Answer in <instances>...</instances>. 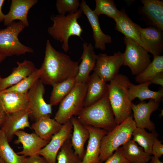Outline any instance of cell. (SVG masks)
I'll return each mask as SVG.
<instances>
[{"label":"cell","instance_id":"6da1fadb","mask_svg":"<svg viewBox=\"0 0 163 163\" xmlns=\"http://www.w3.org/2000/svg\"><path fill=\"white\" fill-rule=\"evenodd\" d=\"M79 62L57 51L47 40L43 61L40 69V79L43 85L53 86L66 79L75 78L78 72Z\"/></svg>","mask_w":163,"mask_h":163},{"label":"cell","instance_id":"7a4b0ae2","mask_svg":"<svg viewBox=\"0 0 163 163\" xmlns=\"http://www.w3.org/2000/svg\"><path fill=\"white\" fill-rule=\"evenodd\" d=\"M130 83L128 77L118 74L108 84V98L117 125L121 123L132 114V102L129 99Z\"/></svg>","mask_w":163,"mask_h":163},{"label":"cell","instance_id":"3957f363","mask_svg":"<svg viewBox=\"0 0 163 163\" xmlns=\"http://www.w3.org/2000/svg\"><path fill=\"white\" fill-rule=\"evenodd\" d=\"M77 116L84 125L104 129L108 132L117 126L107 92L96 102L84 107Z\"/></svg>","mask_w":163,"mask_h":163},{"label":"cell","instance_id":"277c9868","mask_svg":"<svg viewBox=\"0 0 163 163\" xmlns=\"http://www.w3.org/2000/svg\"><path fill=\"white\" fill-rule=\"evenodd\" d=\"M82 13L79 9L75 13H68L66 15L59 14L51 16L53 24L48 28V33L55 40L62 43V48L65 52L69 50L68 41L71 36H76L82 38L83 29L78 20Z\"/></svg>","mask_w":163,"mask_h":163},{"label":"cell","instance_id":"5b68a950","mask_svg":"<svg viewBox=\"0 0 163 163\" xmlns=\"http://www.w3.org/2000/svg\"><path fill=\"white\" fill-rule=\"evenodd\" d=\"M136 127L131 115L108 132L101 142L99 156L101 161H105L121 145L131 139L133 133Z\"/></svg>","mask_w":163,"mask_h":163},{"label":"cell","instance_id":"8992f818","mask_svg":"<svg viewBox=\"0 0 163 163\" xmlns=\"http://www.w3.org/2000/svg\"><path fill=\"white\" fill-rule=\"evenodd\" d=\"M87 83H77L71 91L59 103L54 119L61 124L78 116L84 107Z\"/></svg>","mask_w":163,"mask_h":163},{"label":"cell","instance_id":"52a82bcc","mask_svg":"<svg viewBox=\"0 0 163 163\" xmlns=\"http://www.w3.org/2000/svg\"><path fill=\"white\" fill-rule=\"evenodd\" d=\"M25 27L21 21H14L0 30V54L5 57L33 53V49L22 44L18 38L19 34Z\"/></svg>","mask_w":163,"mask_h":163},{"label":"cell","instance_id":"ba28073f","mask_svg":"<svg viewBox=\"0 0 163 163\" xmlns=\"http://www.w3.org/2000/svg\"><path fill=\"white\" fill-rule=\"evenodd\" d=\"M126 48L123 53V65L128 66L132 74L137 75L142 72L151 62L150 56L142 47L133 40L125 37Z\"/></svg>","mask_w":163,"mask_h":163},{"label":"cell","instance_id":"9c48e42d","mask_svg":"<svg viewBox=\"0 0 163 163\" xmlns=\"http://www.w3.org/2000/svg\"><path fill=\"white\" fill-rule=\"evenodd\" d=\"M41 80H38L28 91V104L27 109L29 117L34 122L42 117H51L52 106L44 99L45 88Z\"/></svg>","mask_w":163,"mask_h":163},{"label":"cell","instance_id":"30bf717a","mask_svg":"<svg viewBox=\"0 0 163 163\" xmlns=\"http://www.w3.org/2000/svg\"><path fill=\"white\" fill-rule=\"evenodd\" d=\"M123 65V53L120 52L113 56L100 53L97 56L93 70L106 82L109 81L118 75L121 67Z\"/></svg>","mask_w":163,"mask_h":163},{"label":"cell","instance_id":"8fae6325","mask_svg":"<svg viewBox=\"0 0 163 163\" xmlns=\"http://www.w3.org/2000/svg\"><path fill=\"white\" fill-rule=\"evenodd\" d=\"M72 129L70 120L62 124L59 131L52 136L38 155L43 157L48 163H56L57 154L64 142L71 138Z\"/></svg>","mask_w":163,"mask_h":163},{"label":"cell","instance_id":"7c38bea8","mask_svg":"<svg viewBox=\"0 0 163 163\" xmlns=\"http://www.w3.org/2000/svg\"><path fill=\"white\" fill-rule=\"evenodd\" d=\"M160 102L150 99L148 102L141 101L136 104L132 103L134 120L137 127L146 129L151 132L155 131V124L151 121L150 117L158 108Z\"/></svg>","mask_w":163,"mask_h":163},{"label":"cell","instance_id":"4fadbf2b","mask_svg":"<svg viewBox=\"0 0 163 163\" xmlns=\"http://www.w3.org/2000/svg\"><path fill=\"white\" fill-rule=\"evenodd\" d=\"M29 117V113L27 109L6 114L1 129L5 133L9 142L12 140L17 131L27 127L31 129Z\"/></svg>","mask_w":163,"mask_h":163},{"label":"cell","instance_id":"5bb4252c","mask_svg":"<svg viewBox=\"0 0 163 163\" xmlns=\"http://www.w3.org/2000/svg\"><path fill=\"white\" fill-rule=\"evenodd\" d=\"M139 13L145 23L163 30V1L142 0Z\"/></svg>","mask_w":163,"mask_h":163},{"label":"cell","instance_id":"9a60e30c","mask_svg":"<svg viewBox=\"0 0 163 163\" xmlns=\"http://www.w3.org/2000/svg\"><path fill=\"white\" fill-rule=\"evenodd\" d=\"M89 133V137L81 163H102L100 155L101 142L108 131L102 129L85 125Z\"/></svg>","mask_w":163,"mask_h":163},{"label":"cell","instance_id":"2e32d148","mask_svg":"<svg viewBox=\"0 0 163 163\" xmlns=\"http://www.w3.org/2000/svg\"><path fill=\"white\" fill-rule=\"evenodd\" d=\"M15 135L17 139L14 143L21 144L23 148L21 151L17 153L26 157L38 155L40 150L49 142L42 139L35 133H28L22 130L16 132Z\"/></svg>","mask_w":163,"mask_h":163},{"label":"cell","instance_id":"e0dca14e","mask_svg":"<svg viewBox=\"0 0 163 163\" xmlns=\"http://www.w3.org/2000/svg\"><path fill=\"white\" fill-rule=\"evenodd\" d=\"M80 7L83 13L87 17L92 28L95 42L94 47L102 51L105 50L106 44L112 42L111 36L105 34L103 32L100 26L98 16L94 13L85 0H82Z\"/></svg>","mask_w":163,"mask_h":163},{"label":"cell","instance_id":"ac0fdd59","mask_svg":"<svg viewBox=\"0 0 163 163\" xmlns=\"http://www.w3.org/2000/svg\"><path fill=\"white\" fill-rule=\"evenodd\" d=\"M138 29L141 39L153 56L161 55L163 50V30L150 26L142 28L139 25Z\"/></svg>","mask_w":163,"mask_h":163},{"label":"cell","instance_id":"d6986e66","mask_svg":"<svg viewBox=\"0 0 163 163\" xmlns=\"http://www.w3.org/2000/svg\"><path fill=\"white\" fill-rule=\"evenodd\" d=\"M38 2L37 0H12L8 12L5 15V25L8 26L15 20L22 22L25 27L29 26L27 14L30 9Z\"/></svg>","mask_w":163,"mask_h":163},{"label":"cell","instance_id":"ffe728a7","mask_svg":"<svg viewBox=\"0 0 163 163\" xmlns=\"http://www.w3.org/2000/svg\"><path fill=\"white\" fill-rule=\"evenodd\" d=\"M28 101V93L0 91V104L6 114L27 109Z\"/></svg>","mask_w":163,"mask_h":163},{"label":"cell","instance_id":"44dd1931","mask_svg":"<svg viewBox=\"0 0 163 163\" xmlns=\"http://www.w3.org/2000/svg\"><path fill=\"white\" fill-rule=\"evenodd\" d=\"M121 11L120 16L114 21L115 29L124 34L125 37L134 41L149 53L148 49L141 39L138 29L139 25L132 21L124 9H122Z\"/></svg>","mask_w":163,"mask_h":163},{"label":"cell","instance_id":"7402d4cb","mask_svg":"<svg viewBox=\"0 0 163 163\" xmlns=\"http://www.w3.org/2000/svg\"><path fill=\"white\" fill-rule=\"evenodd\" d=\"M83 51L79 65L78 74L75 77L77 83H86L91 71L95 66L97 56L94 47L91 43H84L83 44Z\"/></svg>","mask_w":163,"mask_h":163},{"label":"cell","instance_id":"603a6c76","mask_svg":"<svg viewBox=\"0 0 163 163\" xmlns=\"http://www.w3.org/2000/svg\"><path fill=\"white\" fill-rule=\"evenodd\" d=\"M18 66L13 69L11 74L2 78L0 83V91L14 86L31 75L36 69L31 61L25 60L23 62H17Z\"/></svg>","mask_w":163,"mask_h":163},{"label":"cell","instance_id":"cb8c5ba5","mask_svg":"<svg viewBox=\"0 0 163 163\" xmlns=\"http://www.w3.org/2000/svg\"><path fill=\"white\" fill-rule=\"evenodd\" d=\"M70 120L73 126L71 144L75 153L82 160L85 152V144L89 137V131L77 117H73Z\"/></svg>","mask_w":163,"mask_h":163},{"label":"cell","instance_id":"d4e9b609","mask_svg":"<svg viewBox=\"0 0 163 163\" xmlns=\"http://www.w3.org/2000/svg\"><path fill=\"white\" fill-rule=\"evenodd\" d=\"M86 83L87 88L84 107L96 102L107 92L108 84L107 82L94 72L89 76Z\"/></svg>","mask_w":163,"mask_h":163},{"label":"cell","instance_id":"484cf974","mask_svg":"<svg viewBox=\"0 0 163 163\" xmlns=\"http://www.w3.org/2000/svg\"><path fill=\"white\" fill-rule=\"evenodd\" d=\"M62 125L50 117L45 116L34 122L31 127L41 139L49 142L52 136L59 131Z\"/></svg>","mask_w":163,"mask_h":163},{"label":"cell","instance_id":"4316f807","mask_svg":"<svg viewBox=\"0 0 163 163\" xmlns=\"http://www.w3.org/2000/svg\"><path fill=\"white\" fill-rule=\"evenodd\" d=\"M151 84L150 81L135 85L130 83L129 89V99L131 102L137 98L141 101L147 99H153L160 102L163 96V88L158 91L150 90L149 86Z\"/></svg>","mask_w":163,"mask_h":163},{"label":"cell","instance_id":"83f0119b","mask_svg":"<svg viewBox=\"0 0 163 163\" xmlns=\"http://www.w3.org/2000/svg\"><path fill=\"white\" fill-rule=\"evenodd\" d=\"M121 148L124 157L129 163L148 162L150 159L151 155L133 140H130Z\"/></svg>","mask_w":163,"mask_h":163},{"label":"cell","instance_id":"f1b7e54d","mask_svg":"<svg viewBox=\"0 0 163 163\" xmlns=\"http://www.w3.org/2000/svg\"><path fill=\"white\" fill-rule=\"evenodd\" d=\"M76 83L75 78H73L53 85L49 104L52 106L58 105L71 91Z\"/></svg>","mask_w":163,"mask_h":163},{"label":"cell","instance_id":"f546056e","mask_svg":"<svg viewBox=\"0 0 163 163\" xmlns=\"http://www.w3.org/2000/svg\"><path fill=\"white\" fill-rule=\"evenodd\" d=\"M3 132L0 129V158L5 163H25L26 157L16 153L10 146Z\"/></svg>","mask_w":163,"mask_h":163},{"label":"cell","instance_id":"4dcf8cb0","mask_svg":"<svg viewBox=\"0 0 163 163\" xmlns=\"http://www.w3.org/2000/svg\"><path fill=\"white\" fill-rule=\"evenodd\" d=\"M133 140L142 147L148 155H152L153 145L158 134L155 131L148 133L145 129L136 127L132 133Z\"/></svg>","mask_w":163,"mask_h":163},{"label":"cell","instance_id":"1f68e13d","mask_svg":"<svg viewBox=\"0 0 163 163\" xmlns=\"http://www.w3.org/2000/svg\"><path fill=\"white\" fill-rule=\"evenodd\" d=\"M163 72V55L153 56V59L141 73L136 75L135 80L139 84L150 81L157 74Z\"/></svg>","mask_w":163,"mask_h":163},{"label":"cell","instance_id":"d6a6232c","mask_svg":"<svg viewBox=\"0 0 163 163\" xmlns=\"http://www.w3.org/2000/svg\"><path fill=\"white\" fill-rule=\"evenodd\" d=\"M95 7L93 11L97 16L105 15L114 21L120 15L121 11L117 8L113 0H95Z\"/></svg>","mask_w":163,"mask_h":163},{"label":"cell","instance_id":"836d02e7","mask_svg":"<svg viewBox=\"0 0 163 163\" xmlns=\"http://www.w3.org/2000/svg\"><path fill=\"white\" fill-rule=\"evenodd\" d=\"M82 160L75 153L72 146L71 138L63 144L59 151L56 163H81Z\"/></svg>","mask_w":163,"mask_h":163},{"label":"cell","instance_id":"e575fe53","mask_svg":"<svg viewBox=\"0 0 163 163\" xmlns=\"http://www.w3.org/2000/svg\"><path fill=\"white\" fill-rule=\"evenodd\" d=\"M40 69H36L31 75L19 82L4 90L22 93H27L36 81L40 79Z\"/></svg>","mask_w":163,"mask_h":163},{"label":"cell","instance_id":"d590c367","mask_svg":"<svg viewBox=\"0 0 163 163\" xmlns=\"http://www.w3.org/2000/svg\"><path fill=\"white\" fill-rule=\"evenodd\" d=\"M80 5L78 0H57L56 3V8L59 14L63 15H65L67 12H76Z\"/></svg>","mask_w":163,"mask_h":163},{"label":"cell","instance_id":"8d00e7d4","mask_svg":"<svg viewBox=\"0 0 163 163\" xmlns=\"http://www.w3.org/2000/svg\"><path fill=\"white\" fill-rule=\"evenodd\" d=\"M104 163H129L124 157L121 147L116 150Z\"/></svg>","mask_w":163,"mask_h":163},{"label":"cell","instance_id":"74e56055","mask_svg":"<svg viewBox=\"0 0 163 163\" xmlns=\"http://www.w3.org/2000/svg\"><path fill=\"white\" fill-rule=\"evenodd\" d=\"M163 154V145L161 144V141L156 139L153 145L152 155L157 157L159 158Z\"/></svg>","mask_w":163,"mask_h":163},{"label":"cell","instance_id":"f35d334b","mask_svg":"<svg viewBox=\"0 0 163 163\" xmlns=\"http://www.w3.org/2000/svg\"><path fill=\"white\" fill-rule=\"evenodd\" d=\"M25 163H48L45 158L37 155L26 157Z\"/></svg>","mask_w":163,"mask_h":163},{"label":"cell","instance_id":"ab89813d","mask_svg":"<svg viewBox=\"0 0 163 163\" xmlns=\"http://www.w3.org/2000/svg\"><path fill=\"white\" fill-rule=\"evenodd\" d=\"M152 84H154L163 86V72L159 73L153 77L150 81Z\"/></svg>","mask_w":163,"mask_h":163},{"label":"cell","instance_id":"60d3db41","mask_svg":"<svg viewBox=\"0 0 163 163\" xmlns=\"http://www.w3.org/2000/svg\"><path fill=\"white\" fill-rule=\"evenodd\" d=\"M6 115V113L0 104V126L3 123Z\"/></svg>","mask_w":163,"mask_h":163},{"label":"cell","instance_id":"b9f144b4","mask_svg":"<svg viewBox=\"0 0 163 163\" xmlns=\"http://www.w3.org/2000/svg\"><path fill=\"white\" fill-rule=\"evenodd\" d=\"M5 1L4 0H0V23L4 21L5 17V15L3 13L2 10V8Z\"/></svg>","mask_w":163,"mask_h":163},{"label":"cell","instance_id":"7bdbcfd3","mask_svg":"<svg viewBox=\"0 0 163 163\" xmlns=\"http://www.w3.org/2000/svg\"><path fill=\"white\" fill-rule=\"evenodd\" d=\"M149 163H163L160 161L159 158L154 156H151Z\"/></svg>","mask_w":163,"mask_h":163},{"label":"cell","instance_id":"ee69618b","mask_svg":"<svg viewBox=\"0 0 163 163\" xmlns=\"http://www.w3.org/2000/svg\"><path fill=\"white\" fill-rule=\"evenodd\" d=\"M6 58V57L0 54V64Z\"/></svg>","mask_w":163,"mask_h":163},{"label":"cell","instance_id":"f6af8a7d","mask_svg":"<svg viewBox=\"0 0 163 163\" xmlns=\"http://www.w3.org/2000/svg\"><path fill=\"white\" fill-rule=\"evenodd\" d=\"M0 163H5L4 161L0 158Z\"/></svg>","mask_w":163,"mask_h":163},{"label":"cell","instance_id":"bcb514c9","mask_svg":"<svg viewBox=\"0 0 163 163\" xmlns=\"http://www.w3.org/2000/svg\"><path fill=\"white\" fill-rule=\"evenodd\" d=\"M2 78L1 77V76H0V83L1 82Z\"/></svg>","mask_w":163,"mask_h":163},{"label":"cell","instance_id":"7dc6e473","mask_svg":"<svg viewBox=\"0 0 163 163\" xmlns=\"http://www.w3.org/2000/svg\"><path fill=\"white\" fill-rule=\"evenodd\" d=\"M148 163V162H144V163Z\"/></svg>","mask_w":163,"mask_h":163}]
</instances>
